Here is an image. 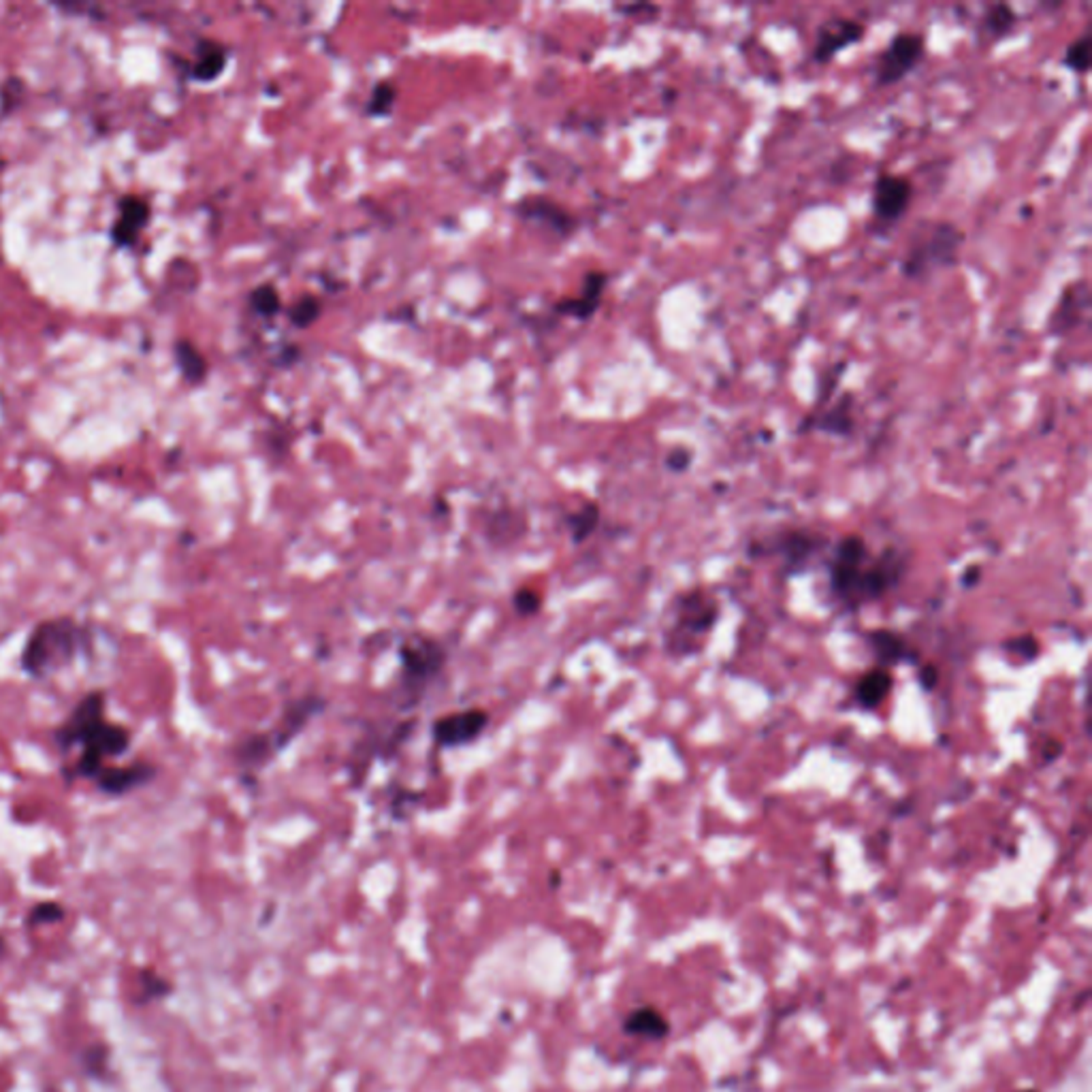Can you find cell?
<instances>
[{
	"label": "cell",
	"instance_id": "cell-35",
	"mask_svg": "<svg viewBox=\"0 0 1092 1092\" xmlns=\"http://www.w3.org/2000/svg\"><path fill=\"white\" fill-rule=\"evenodd\" d=\"M141 983H143V990L148 996H163L169 992L167 983L158 978V975H152V973H143L141 975Z\"/></svg>",
	"mask_w": 1092,
	"mask_h": 1092
},
{
	"label": "cell",
	"instance_id": "cell-21",
	"mask_svg": "<svg viewBox=\"0 0 1092 1092\" xmlns=\"http://www.w3.org/2000/svg\"><path fill=\"white\" fill-rule=\"evenodd\" d=\"M668 1020L661 1016L659 1011L651 1010V1007H642V1010H636L634 1013H629L627 1020H626V1033L634 1035V1037H642V1040H651V1041H659L664 1040L668 1035Z\"/></svg>",
	"mask_w": 1092,
	"mask_h": 1092
},
{
	"label": "cell",
	"instance_id": "cell-26",
	"mask_svg": "<svg viewBox=\"0 0 1092 1092\" xmlns=\"http://www.w3.org/2000/svg\"><path fill=\"white\" fill-rule=\"evenodd\" d=\"M397 95L399 92H397L393 81H387V80L376 81V86L372 88V95H369L367 105H365V111H367L369 118H387V115L393 111Z\"/></svg>",
	"mask_w": 1092,
	"mask_h": 1092
},
{
	"label": "cell",
	"instance_id": "cell-8",
	"mask_svg": "<svg viewBox=\"0 0 1092 1092\" xmlns=\"http://www.w3.org/2000/svg\"><path fill=\"white\" fill-rule=\"evenodd\" d=\"M913 201V182L901 173L883 171L877 175L871 195L873 227L888 230L896 227L909 212Z\"/></svg>",
	"mask_w": 1092,
	"mask_h": 1092
},
{
	"label": "cell",
	"instance_id": "cell-15",
	"mask_svg": "<svg viewBox=\"0 0 1092 1092\" xmlns=\"http://www.w3.org/2000/svg\"><path fill=\"white\" fill-rule=\"evenodd\" d=\"M150 205L137 195H126L118 205V218L111 227V240L118 248H128L140 240L141 230L148 227Z\"/></svg>",
	"mask_w": 1092,
	"mask_h": 1092
},
{
	"label": "cell",
	"instance_id": "cell-38",
	"mask_svg": "<svg viewBox=\"0 0 1092 1092\" xmlns=\"http://www.w3.org/2000/svg\"><path fill=\"white\" fill-rule=\"evenodd\" d=\"M980 574H981V572H980V568H978V566H975V568H968V570H967V574H965V579H963V583H965V587H968V589H971V587H973V584H975V583H978V581H980Z\"/></svg>",
	"mask_w": 1092,
	"mask_h": 1092
},
{
	"label": "cell",
	"instance_id": "cell-33",
	"mask_svg": "<svg viewBox=\"0 0 1092 1092\" xmlns=\"http://www.w3.org/2000/svg\"><path fill=\"white\" fill-rule=\"evenodd\" d=\"M691 461H694V455H691V452L687 449H674V450L668 452L666 467L671 472H674V474H681V472L689 470Z\"/></svg>",
	"mask_w": 1092,
	"mask_h": 1092
},
{
	"label": "cell",
	"instance_id": "cell-31",
	"mask_svg": "<svg viewBox=\"0 0 1092 1092\" xmlns=\"http://www.w3.org/2000/svg\"><path fill=\"white\" fill-rule=\"evenodd\" d=\"M65 918V909L58 903H41L28 913V926L56 924Z\"/></svg>",
	"mask_w": 1092,
	"mask_h": 1092
},
{
	"label": "cell",
	"instance_id": "cell-3",
	"mask_svg": "<svg viewBox=\"0 0 1092 1092\" xmlns=\"http://www.w3.org/2000/svg\"><path fill=\"white\" fill-rule=\"evenodd\" d=\"M325 700L320 696H303L288 702L282 709V717L269 732H257L245 736L235 747V762L245 771H258L302 734L305 726L325 711Z\"/></svg>",
	"mask_w": 1092,
	"mask_h": 1092
},
{
	"label": "cell",
	"instance_id": "cell-14",
	"mask_svg": "<svg viewBox=\"0 0 1092 1092\" xmlns=\"http://www.w3.org/2000/svg\"><path fill=\"white\" fill-rule=\"evenodd\" d=\"M609 287V273L589 272L583 278V288L579 297H568L555 303V312L576 320H589L602 305L604 290Z\"/></svg>",
	"mask_w": 1092,
	"mask_h": 1092
},
{
	"label": "cell",
	"instance_id": "cell-41",
	"mask_svg": "<svg viewBox=\"0 0 1092 1092\" xmlns=\"http://www.w3.org/2000/svg\"><path fill=\"white\" fill-rule=\"evenodd\" d=\"M1025 1092H1035V1090H1025Z\"/></svg>",
	"mask_w": 1092,
	"mask_h": 1092
},
{
	"label": "cell",
	"instance_id": "cell-19",
	"mask_svg": "<svg viewBox=\"0 0 1092 1092\" xmlns=\"http://www.w3.org/2000/svg\"><path fill=\"white\" fill-rule=\"evenodd\" d=\"M1016 26H1018L1016 9H1013V7L1007 5V3H995V5H990V7H986V9H983L978 33H980V37L986 38V41L995 43V41H1001V38H1005V37H1010Z\"/></svg>",
	"mask_w": 1092,
	"mask_h": 1092
},
{
	"label": "cell",
	"instance_id": "cell-12",
	"mask_svg": "<svg viewBox=\"0 0 1092 1092\" xmlns=\"http://www.w3.org/2000/svg\"><path fill=\"white\" fill-rule=\"evenodd\" d=\"M1090 310V290L1086 280H1075L1060 292L1058 302L1048 318V331L1052 335L1063 337L1071 331L1082 327L1088 320Z\"/></svg>",
	"mask_w": 1092,
	"mask_h": 1092
},
{
	"label": "cell",
	"instance_id": "cell-27",
	"mask_svg": "<svg viewBox=\"0 0 1092 1092\" xmlns=\"http://www.w3.org/2000/svg\"><path fill=\"white\" fill-rule=\"evenodd\" d=\"M250 310L263 318H273L282 312V297L273 284H258L248 297Z\"/></svg>",
	"mask_w": 1092,
	"mask_h": 1092
},
{
	"label": "cell",
	"instance_id": "cell-32",
	"mask_svg": "<svg viewBox=\"0 0 1092 1092\" xmlns=\"http://www.w3.org/2000/svg\"><path fill=\"white\" fill-rule=\"evenodd\" d=\"M540 604H542V598L534 589L523 587V589L514 591V596H512L514 611L523 614V617H532V614L540 611Z\"/></svg>",
	"mask_w": 1092,
	"mask_h": 1092
},
{
	"label": "cell",
	"instance_id": "cell-22",
	"mask_svg": "<svg viewBox=\"0 0 1092 1092\" xmlns=\"http://www.w3.org/2000/svg\"><path fill=\"white\" fill-rule=\"evenodd\" d=\"M868 644H871L877 659H879L883 666L901 664L907 657V653H909L903 638L890 632V629H875V632L868 634Z\"/></svg>",
	"mask_w": 1092,
	"mask_h": 1092
},
{
	"label": "cell",
	"instance_id": "cell-1",
	"mask_svg": "<svg viewBox=\"0 0 1092 1092\" xmlns=\"http://www.w3.org/2000/svg\"><path fill=\"white\" fill-rule=\"evenodd\" d=\"M58 749L81 747V756L68 775L80 779H96L105 768V760L125 756L130 747V732L125 726L105 719V691L83 696L68 719L53 732Z\"/></svg>",
	"mask_w": 1092,
	"mask_h": 1092
},
{
	"label": "cell",
	"instance_id": "cell-25",
	"mask_svg": "<svg viewBox=\"0 0 1092 1092\" xmlns=\"http://www.w3.org/2000/svg\"><path fill=\"white\" fill-rule=\"evenodd\" d=\"M1090 53H1092V35H1090V30H1084L1078 38H1073V41L1065 48L1063 66H1067L1071 73L1086 75L1088 68H1090Z\"/></svg>",
	"mask_w": 1092,
	"mask_h": 1092
},
{
	"label": "cell",
	"instance_id": "cell-28",
	"mask_svg": "<svg viewBox=\"0 0 1092 1092\" xmlns=\"http://www.w3.org/2000/svg\"><path fill=\"white\" fill-rule=\"evenodd\" d=\"M815 546H818V540H813L811 536L801 534V532L788 534L786 540L781 542V553L788 561L789 570H796V568L804 566V561L809 559Z\"/></svg>",
	"mask_w": 1092,
	"mask_h": 1092
},
{
	"label": "cell",
	"instance_id": "cell-9",
	"mask_svg": "<svg viewBox=\"0 0 1092 1092\" xmlns=\"http://www.w3.org/2000/svg\"><path fill=\"white\" fill-rule=\"evenodd\" d=\"M489 726V713L484 709H464L457 713L442 715L434 721L432 736L440 749H459L479 741Z\"/></svg>",
	"mask_w": 1092,
	"mask_h": 1092
},
{
	"label": "cell",
	"instance_id": "cell-20",
	"mask_svg": "<svg viewBox=\"0 0 1092 1092\" xmlns=\"http://www.w3.org/2000/svg\"><path fill=\"white\" fill-rule=\"evenodd\" d=\"M892 674L886 668H875V671L866 672L856 686V700L864 709H877L883 700L888 698L892 689Z\"/></svg>",
	"mask_w": 1092,
	"mask_h": 1092
},
{
	"label": "cell",
	"instance_id": "cell-7",
	"mask_svg": "<svg viewBox=\"0 0 1092 1092\" xmlns=\"http://www.w3.org/2000/svg\"><path fill=\"white\" fill-rule=\"evenodd\" d=\"M715 619H717V606L704 598L700 591H689V594L679 598V604L674 606V619L672 626L666 634V644L672 653H691L689 642L694 638H702L709 634Z\"/></svg>",
	"mask_w": 1092,
	"mask_h": 1092
},
{
	"label": "cell",
	"instance_id": "cell-16",
	"mask_svg": "<svg viewBox=\"0 0 1092 1092\" xmlns=\"http://www.w3.org/2000/svg\"><path fill=\"white\" fill-rule=\"evenodd\" d=\"M156 776V766L148 762H137L133 766H105L96 776L98 788L110 796H125L128 791L150 783Z\"/></svg>",
	"mask_w": 1092,
	"mask_h": 1092
},
{
	"label": "cell",
	"instance_id": "cell-39",
	"mask_svg": "<svg viewBox=\"0 0 1092 1092\" xmlns=\"http://www.w3.org/2000/svg\"><path fill=\"white\" fill-rule=\"evenodd\" d=\"M619 11H623V13H636V11H657V7H651V5H638V7H619Z\"/></svg>",
	"mask_w": 1092,
	"mask_h": 1092
},
{
	"label": "cell",
	"instance_id": "cell-24",
	"mask_svg": "<svg viewBox=\"0 0 1092 1092\" xmlns=\"http://www.w3.org/2000/svg\"><path fill=\"white\" fill-rule=\"evenodd\" d=\"M566 525L576 544L584 542L599 525V506L596 502H584L579 510L568 514Z\"/></svg>",
	"mask_w": 1092,
	"mask_h": 1092
},
{
	"label": "cell",
	"instance_id": "cell-36",
	"mask_svg": "<svg viewBox=\"0 0 1092 1092\" xmlns=\"http://www.w3.org/2000/svg\"><path fill=\"white\" fill-rule=\"evenodd\" d=\"M105 1063H107L105 1048H90L86 1052V1065L90 1073H101V1065L105 1067Z\"/></svg>",
	"mask_w": 1092,
	"mask_h": 1092
},
{
	"label": "cell",
	"instance_id": "cell-2",
	"mask_svg": "<svg viewBox=\"0 0 1092 1092\" xmlns=\"http://www.w3.org/2000/svg\"><path fill=\"white\" fill-rule=\"evenodd\" d=\"M88 642L86 627L68 617L38 623L22 651V671L33 679H48L50 674L73 664L75 657L86 651Z\"/></svg>",
	"mask_w": 1092,
	"mask_h": 1092
},
{
	"label": "cell",
	"instance_id": "cell-23",
	"mask_svg": "<svg viewBox=\"0 0 1092 1092\" xmlns=\"http://www.w3.org/2000/svg\"><path fill=\"white\" fill-rule=\"evenodd\" d=\"M175 363H178L182 376L190 384H199V382L205 380V374H207L205 357L197 350V346H192L190 342L182 340V342L175 344Z\"/></svg>",
	"mask_w": 1092,
	"mask_h": 1092
},
{
	"label": "cell",
	"instance_id": "cell-6",
	"mask_svg": "<svg viewBox=\"0 0 1092 1092\" xmlns=\"http://www.w3.org/2000/svg\"><path fill=\"white\" fill-rule=\"evenodd\" d=\"M926 56V35L918 30H898L875 60V83L886 88L903 81Z\"/></svg>",
	"mask_w": 1092,
	"mask_h": 1092
},
{
	"label": "cell",
	"instance_id": "cell-13",
	"mask_svg": "<svg viewBox=\"0 0 1092 1092\" xmlns=\"http://www.w3.org/2000/svg\"><path fill=\"white\" fill-rule=\"evenodd\" d=\"M853 404H856V397H853L849 391H845L833 406H826L824 410L819 412L806 414L801 427H798V434L821 432L836 437L851 435L853 427H856V421H853Z\"/></svg>",
	"mask_w": 1092,
	"mask_h": 1092
},
{
	"label": "cell",
	"instance_id": "cell-40",
	"mask_svg": "<svg viewBox=\"0 0 1092 1092\" xmlns=\"http://www.w3.org/2000/svg\"><path fill=\"white\" fill-rule=\"evenodd\" d=\"M3 948H5V941H3V937H0V953H3Z\"/></svg>",
	"mask_w": 1092,
	"mask_h": 1092
},
{
	"label": "cell",
	"instance_id": "cell-10",
	"mask_svg": "<svg viewBox=\"0 0 1092 1092\" xmlns=\"http://www.w3.org/2000/svg\"><path fill=\"white\" fill-rule=\"evenodd\" d=\"M866 28L863 22L853 18H836L826 20L824 24L815 33V43L811 50V58L819 65H828L841 53L843 50L851 48V45L860 43L864 38Z\"/></svg>",
	"mask_w": 1092,
	"mask_h": 1092
},
{
	"label": "cell",
	"instance_id": "cell-34",
	"mask_svg": "<svg viewBox=\"0 0 1092 1092\" xmlns=\"http://www.w3.org/2000/svg\"><path fill=\"white\" fill-rule=\"evenodd\" d=\"M1010 651L1018 653L1020 657H1026V659H1033L1037 653H1040V644L1033 636H1026V638H1016V641L1010 642Z\"/></svg>",
	"mask_w": 1092,
	"mask_h": 1092
},
{
	"label": "cell",
	"instance_id": "cell-4",
	"mask_svg": "<svg viewBox=\"0 0 1092 1092\" xmlns=\"http://www.w3.org/2000/svg\"><path fill=\"white\" fill-rule=\"evenodd\" d=\"M965 233L952 220L920 222L907 245L901 273L907 280H926L937 269H948L958 263Z\"/></svg>",
	"mask_w": 1092,
	"mask_h": 1092
},
{
	"label": "cell",
	"instance_id": "cell-29",
	"mask_svg": "<svg viewBox=\"0 0 1092 1092\" xmlns=\"http://www.w3.org/2000/svg\"><path fill=\"white\" fill-rule=\"evenodd\" d=\"M320 314H322L320 299L314 297V295H303L302 299H297V302L292 303V307L288 310V320H290L292 327L307 329L320 318Z\"/></svg>",
	"mask_w": 1092,
	"mask_h": 1092
},
{
	"label": "cell",
	"instance_id": "cell-17",
	"mask_svg": "<svg viewBox=\"0 0 1092 1092\" xmlns=\"http://www.w3.org/2000/svg\"><path fill=\"white\" fill-rule=\"evenodd\" d=\"M229 63V52L225 45H220L218 41H212V38H203V41H199L197 45V53H195V63L190 66V75L192 80L201 81V83H210L214 80H218V77L225 73Z\"/></svg>",
	"mask_w": 1092,
	"mask_h": 1092
},
{
	"label": "cell",
	"instance_id": "cell-11",
	"mask_svg": "<svg viewBox=\"0 0 1092 1092\" xmlns=\"http://www.w3.org/2000/svg\"><path fill=\"white\" fill-rule=\"evenodd\" d=\"M868 561L866 542L860 536H848L838 542L834 557L830 561V589L843 599L849 598V591L856 583L858 574Z\"/></svg>",
	"mask_w": 1092,
	"mask_h": 1092
},
{
	"label": "cell",
	"instance_id": "cell-18",
	"mask_svg": "<svg viewBox=\"0 0 1092 1092\" xmlns=\"http://www.w3.org/2000/svg\"><path fill=\"white\" fill-rule=\"evenodd\" d=\"M519 212L525 220H538L549 225L559 235H570L574 229V218L559 205L546 201V199H527L519 203Z\"/></svg>",
	"mask_w": 1092,
	"mask_h": 1092
},
{
	"label": "cell",
	"instance_id": "cell-5",
	"mask_svg": "<svg viewBox=\"0 0 1092 1092\" xmlns=\"http://www.w3.org/2000/svg\"><path fill=\"white\" fill-rule=\"evenodd\" d=\"M446 661H449V653L435 638L422 634L406 638L399 647L402 672H399L397 694L402 709H412L425 698L432 683L442 674Z\"/></svg>",
	"mask_w": 1092,
	"mask_h": 1092
},
{
	"label": "cell",
	"instance_id": "cell-37",
	"mask_svg": "<svg viewBox=\"0 0 1092 1092\" xmlns=\"http://www.w3.org/2000/svg\"><path fill=\"white\" fill-rule=\"evenodd\" d=\"M937 681H939V671H937L935 666H926L924 671H922V676H920L922 687H924L926 691H930V689H933L937 686Z\"/></svg>",
	"mask_w": 1092,
	"mask_h": 1092
},
{
	"label": "cell",
	"instance_id": "cell-30",
	"mask_svg": "<svg viewBox=\"0 0 1092 1092\" xmlns=\"http://www.w3.org/2000/svg\"><path fill=\"white\" fill-rule=\"evenodd\" d=\"M848 369V363L841 361V363H836L819 376V389H818V397H815V406L811 412H819L824 410V407L830 404V399H833V393H836V387L838 382L843 378V372Z\"/></svg>",
	"mask_w": 1092,
	"mask_h": 1092
}]
</instances>
